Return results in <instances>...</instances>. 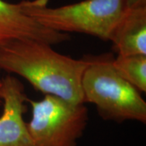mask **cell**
Returning a JSON list of instances; mask_svg holds the SVG:
<instances>
[{
    "label": "cell",
    "instance_id": "1",
    "mask_svg": "<svg viewBox=\"0 0 146 146\" xmlns=\"http://www.w3.org/2000/svg\"><path fill=\"white\" fill-rule=\"evenodd\" d=\"M51 46L29 39L5 43L0 46V70L21 76L45 95L84 103L81 80L90 59H75Z\"/></svg>",
    "mask_w": 146,
    "mask_h": 146
},
{
    "label": "cell",
    "instance_id": "10",
    "mask_svg": "<svg viewBox=\"0 0 146 146\" xmlns=\"http://www.w3.org/2000/svg\"><path fill=\"white\" fill-rule=\"evenodd\" d=\"M1 84H2V80H0V88H1ZM1 103H2V100L0 98V105H1Z\"/></svg>",
    "mask_w": 146,
    "mask_h": 146
},
{
    "label": "cell",
    "instance_id": "8",
    "mask_svg": "<svg viewBox=\"0 0 146 146\" xmlns=\"http://www.w3.org/2000/svg\"><path fill=\"white\" fill-rule=\"evenodd\" d=\"M113 66L123 78L139 92H146V54L119 55Z\"/></svg>",
    "mask_w": 146,
    "mask_h": 146
},
{
    "label": "cell",
    "instance_id": "4",
    "mask_svg": "<svg viewBox=\"0 0 146 146\" xmlns=\"http://www.w3.org/2000/svg\"><path fill=\"white\" fill-rule=\"evenodd\" d=\"M32 117L27 128L34 146H76L88 123L84 103H75L54 95L28 99Z\"/></svg>",
    "mask_w": 146,
    "mask_h": 146
},
{
    "label": "cell",
    "instance_id": "2",
    "mask_svg": "<svg viewBox=\"0 0 146 146\" xmlns=\"http://www.w3.org/2000/svg\"><path fill=\"white\" fill-rule=\"evenodd\" d=\"M84 102L96 106L106 120H135L145 123L146 102L141 92L123 78L113 66V58L90 59L81 80Z\"/></svg>",
    "mask_w": 146,
    "mask_h": 146
},
{
    "label": "cell",
    "instance_id": "6",
    "mask_svg": "<svg viewBox=\"0 0 146 146\" xmlns=\"http://www.w3.org/2000/svg\"><path fill=\"white\" fill-rule=\"evenodd\" d=\"M31 0L11 3L0 0V46L14 40H35L57 45L69 40V35L42 25L25 12Z\"/></svg>",
    "mask_w": 146,
    "mask_h": 146
},
{
    "label": "cell",
    "instance_id": "3",
    "mask_svg": "<svg viewBox=\"0 0 146 146\" xmlns=\"http://www.w3.org/2000/svg\"><path fill=\"white\" fill-rule=\"evenodd\" d=\"M49 0H31L25 12L42 25L61 33H80L110 41L129 8L128 0H84L49 7Z\"/></svg>",
    "mask_w": 146,
    "mask_h": 146
},
{
    "label": "cell",
    "instance_id": "9",
    "mask_svg": "<svg viewBox=\"0 0 146 146\" xmlns=\"http://www.w3.org/2000/svg\"><path fill=\"white\" fill-rule=\"evenodd\" d=\"M142 5H146V0H128L129 7Z\"/></svg>",
    "mask_w": 146,
    "mask_h": 146
},
{
    "label": "cell",
    "instance_id": "7",
    "mask_svg": "<svg viewBox=\"0 0 146 146\" xmlns=\"http://www.w3.org/2000/svg\"><path fill=\"white\" fill-rule=\"evenodd\" d=\"M110 41L119 55L146 54V5L129 7L114 29Z\"/></svg>",
    "mask_w": 146,
    "mask_h": 146
},
{
    "label": "cell",
    "instance_id": "5",
    "mask_svg": "<svg viewBox=\"0 0 146 146\" xmlns=\"http://www.w3.org/2000/svg\"><path fill=\"white\" fill-rule=\"evenodd\" d=\"M1 80L3 110L0 117V146H34L24 119L29 99L24 84L11 75Z\"/></svg>",
    "mask_w": 146,
    "mask_h": 146
}]
</instances>
